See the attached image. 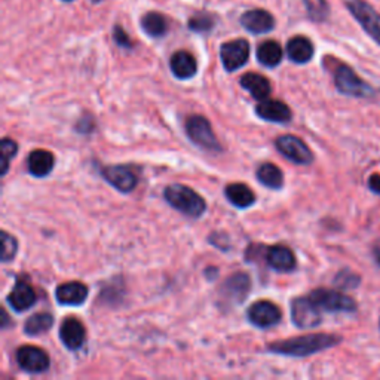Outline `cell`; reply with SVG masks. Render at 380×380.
Segmentation results:
<instances>
[{
    "instance_id": "1f68e13d",
    "label": "cell",
    "mask_w": 380,
    "mask_h": 380,
    "mask_svg": "<svg viewBox=\"0 0 380 380\" xmlns=\"http://www.w3.org/2000/svg\"><path fill=\"white\" fill-rule=\"evenodd\" d=\"M18 251V242L15 240V236L9 235L8 232H2V261L3 263H8L12 258L17 256Z\"/></svg>"
},
{
    "instance_id": "ba28073f",
    "label": "cell",
    "mask_w": 380,
    "mask_h": 380,
    "mask_svg": "<svg viewBox=\"0 0 380 380\" xmlns=\"http://www.w3.org/2000/svg\"><path fill=\"white\" fill-rule=\"evenodd\" d=\"M251 290V279L244 272L233 273L226 279L220 287V299L226 306H233L242 303Z\"/></svg>"
},
{
    "instance_id": "44dd1931",
    "label": "cell",
    "mask_w": 380,
    "mask_h": 380,
    "mask_svg": "<svg viewBox=\"0 0 380 380\" xmlns=\"http://www.w3.org/2000/svg\"><path fill=\"white\" fill-rule=\"evenodd\" d=\"M170 67L173 75L182 80L193 78L198 71V63L195 57L187 51L175 52L170 59Z\"/></svg>"
},
{
    "instance_id": "74e56055",
    "label": "cell",
    "mask_w": 380,
    "mask_h": 380,
    "mask_svg": "<svg viewBox=\"0 0 380 380\" xmlns=\"http://www.w3.org/2000/svg\"><path fill=\"white\" fill-rule=\"evenodd\" d=\"M2 312H3V326H2V327H3V328H6V327H8V321H9V318H8V314H6L5 309H3Z\"/></svg>"
},
{
    "instance_id": "5bb4252c",
    "label": "cell",
    "mask_w": 380,
    "mask_h": 380,
    "mask_svg": "<svg viewBox=\"0 0 380 380\" xmlns=\"http://www.w3.org/2000/svg\"><path fill=\"white\" fill-rule=\"evenodd\" d=\"M256 115L263 121L273 124H287L293 117L290 107L278 100H263L257 104Z\"/></svg>"
},
{
    "instance_id": "f35d334b",
    "label": "cell",
    "mask_w": 380,
    "mask_h": 380,
    "mask_svg": "<svg viewBox=\"0 0 380 380\" xmlns=\"http://www.w3.org/2000/svg\"><path fill=\"white\" fill-rule=\"evenodd\" d=\"M92 2H95V3H98V2H100V0H92Z\"/></svg>"
},
{
    "instance_id": "ac0fdd59",
    "label": "cell",
    "mask_w": 380,
    "mask_h": 380,
    "mask_svg": "<svg viewBox=\"0 0 380 380\" xmlns=\"http://www.w3.org/2000/svg\"><path fill=\"white\" fill-rule=\"evenodd\" d=\"M268 265L278 272H293L297 268V260L294 253L288 247L273 245L266 251Z\"/></svg>"
},
{
    "instance_id": "d6986e66",
    "label": "cell",
    "mask_w": 380,
    "mask_h": 380,
    "mask_svg": "<svg viewBox=\"0 0 380 380\" xmlns=\"http://www.w3.org/2000/svg\"><path fill=\"white\" fill-rule=\"evenodd\" d=\"M36 300H38V295L27 282H18L8 295V303L15 312L27 311L36 303Z\"/></svg>"
},
{
    "instance_id": "7c38bea8",
    "label": "cell",
    "mask_w": 380,
    "mask_h": 380,
    "mask_svg": "<svg viewBox=\"0 0 380 380\" xmlns=\"http://www.w3.org/2000/svg\"><path fill=\"white\" fill-rule=\"evenodd\" d=\"M247 316L253 326L258 328H269L279 323L282 314L281 309L275 303L268 300H258L249 306Z\"/></svg>"
},
{
    "instance_id": "603a6c76",
    "label": "cell",
    "mask_w": 380,
    "mask_h": 380,
    "mask_svg": "<svg viewBox=\"0 0 380 380\" xmlns=\"http://www.w3.org/2000/svg\"><path fill=\"white\" fill-rule=\"evenodd\" d=\"M224 195L229 199L231 204L236 208H248L256 202V195L251 189L244 183H232L226 186Z\"/></svg>"
},
{
    "instance_id": "2e32d148",
    "label": "cell",
    "mask_w": 380,
    "mask_h": 380,
    "mask_svg": "<svg viewBox=\"0 0 380 380\" xmlns=\"http://www.w3.org/2000/svg\"><path fill=\"white\" fill-rule=\"evenodd\" d=\"M59 339L67 349H79L87 339L85 327L78 318H66L59 327Z\"/></svg>"
},
{
    "instance_id": "484cf974",
    "label": "cell",
    "mask_w": 380,
    "mask_h": 380,
    "mask_svg": "<svg viewBox=\"0 0 380 380\" xmlns=\"http://www.w3.org/2000/svg\"><path fill=\"white\" fill-rule=\"evenodd\" d=\"M257 178L261 184L272 190H279L284 186V174L278 166L273 163L260 165L257 170Z\"/></svg>"
},
{
    "instance_id": "f1b7e54d",
    "label": "cell",
    "mask_w": 380,
    "mask_h": 380,
    "mask_svg": "<svg viewBox=\"0 0 380 380\" xmlns=\"http://www.w3.org/2000/svg\"><path fill=\"white\" fill-rule=\"evenodd\" d=\"M305 2V8L309 18L312 21L321 22L327 20L328 14H330V8L327 0H303Z\"/></svg>"
},
{
    "instance_id": "cb8c5ba5",
    "label": "cell",
    "mask_w": 380,
    "mask_h": 380,
    "mask_svg": "<svg viewBox=\"0 0 380 380\" xmlns=\"http://www.w3.org/2000/svg\"><path fill=\"white\" fill-rule=\"evenodd\" d=\"M241 87L244 89H247L249 94L253 95V98H256L258 101L266 100L272 91L270 82L265 76H261L258 73L244 75L241 78Z\"/></svg>"
},
{
    "instance_id": "7402d4cb",
    "label": "cell",
    "mask_w": 380,
    "mask_h": 380,
    "mask_svg": "<svg viewBox=\"0 0 380 380\" xmlns=\"http://www.w3.org/2000/svg\"><path fill=\"white\" fill-rule=\"evenodd\" d=\"M314 45L305 36H294L287 43V55L295 64H306L314 57Z\"/></svg>"
},
{
    "instance_id": "5b68a950",
    "label": "cell",
    "mask_w": 380,
    "mask_h": 380,
    "mask_svg": "<svg viewBox=\"0 0 380 380\" xmlns=\"http://www.w3.org/2000/svg\"><path fill=\"white\" fill-rule=\"evenodd\" d=\"M312 302L323 311L327 312H355L356 311V302L352 297L343 294L336 290H327V288H318L314 290L311 294Z\"/></svg>"
},
{
    "instance_id": "e0dca14e",
    "label": "cell",
    "mask_w": 380,
    "mask_h": 380,
    "mask_svg": "<svg viewBox=\"0 0 380 380\" xmlns=\"http://www.w3.org/2000/svg\"><path fill=\"white\" fill-rule=\"evenodd\" d=\"M57 302L64 306H80L85 303L88 297V287L85 284L73 281L61 284L55 290Z\"/></svg>"
},
{
    "instance_id": "d6a6232c",
    "label": "cell",
    "mask_w": 380,
    "mask_h": 380,
    "mask_svg": "<svg viewBox=\"0 0 380 380\" xmlns=\"http://www.w3.org/2000/svg\"><path fill=\"white\" fill-rule=\"evenodd\" d=\"M18 152V145L10 138L2 140V175H5L9 170V161L15 156Z\"/></svg>"
},
{
    "instance_id": "9a60e30c",
    "label": "cell",
    "mask_w": 380,
    "mask_h": 380,
    "mask_svg": "<svg viewBox=\"0 0 380 380\" xmlns=\"http://www.w3.org/2000/svg\"><path fill=\"white\" fill-rule=\"evenodd\" d=\"M241 24L245 30L253 34H265L275 27V18L268 10L251 9L241 17Z\"/></svg>"
},
{
    "instance_id": "4dcf8cb0",
    "label": "cell",
    "mask_w": 380,
    "mask_h": 380,
    "mask_svg": "<svg viewBox=\"0 0 380 380\" xmlns=\"http://www.w3.org/2000/svg\"><path fill=\"white\" fill-rule=\"evenodd\" d=\"M361 282V278L356 275V273L344 269V270H340L337 273V277L335 278V284L337 285L339 288H343V290H349V288H356Z\"/></svg>"
},
{
    "instance_id": "d4e9b609",
    "label": "cell",
    "mask_w": 380,
    "mask_h": 380,
    "mask_svg": "<svg viewBox=\"0 0 380 380\" xmlns=\"http://www.w3.org/2000/svg\"><path fill=\"white\" fill-rule=\"evenodd\" d=\"M282 48L275 41H266L257 48V59L265 67H277L282 61Z\"/></svg>"
},
{
    "instance_id": "4fadbf2b",
    "label": "cell",
    "mask_w": 380,
    "mask_h": 380,
    "mask_svg": "<svg viewBox=\"0 0 380 380\" xmlns=\"http://www.w3.org/2000/svg\"><path fill=\"white\" fill-rule=\"evenodd\" d=\"M17 363L27 373H43L51 364L48 353L31 344H26L17 351Z\"/></svg>"
},
{
    "instance_id": "6da1fadb",
    "label": "cell",
    "mask_w": 380,
    "mask_h": 380,
    "mask_svg": "<svg viewBox=\"0 0 380 380\" xmlns=\"http://www.w3.org/2000/svg\"><path fill=\"white\" fill-rule=\"evenodd\" d=\"M342 342L340 336L336 335H306L300 337H293L287 340H279L268 344V351L272 353L285 355V356H295V358H303L318 353L321 351H326L328 348L336 346Z\"/></svg>"
},
{
    "instance_id": "8d00e7d4",
    "label": "cell",
    "mask_w": 380,
    "mask_h": 380,
    "mask_svg": "<svg viewBox=\"0 0 380 380\" xmlns=\"http://www.w3.org/2000/svg\"><path fill=\"white\" fill-rule=\"evenodd\" d=\"M373 256H374V258H376V263L380 266V244L374 247V249H373Z\"/></svg>"
},
{
    "instance_id": "ffe728a7",
    "label": "cell",
    "mask_w": 380,
    "mask_h": 380,
    "mask_svg": "<svg viewBox=\"0 0 380 380\" xmlns=\"http://www.w3.org/2000/svg\"><path fill=\"white\" fill-rule=\"evenodd\" d=\"M55 165V158L51 152L43 150V149H38L33 150L29 158H27V168L29 173L33 177H46L48 174H51V171L54 170Z\"/></svg>"
},
{
    "instance_id": "d590c367",
    "label": "cell",
    "mask_w": 380,
    "mask_h": 380,
    "mask_svg": "<svg viewBox=\"0 0 380 380\" xmlns=\"http://www.w3.org/2000/svg\"><path fill=\"white\" fill-rule=\"evenodd\" d=\"M368 187H370L372 192L380 195V174H373L368 178Z\"/></svg>"
},
{
    "instance_id": "52a82bcc",
    "label": "cell",
    "mask_w": 380,
    "mask_h": 380,
    "mask_svg": "<svg viewBox=\"0 0 380 380\" xmlns=\"http://www.w3.org/2000/svg\"><path fill=\"white\" fill-rule=\"evenodd\" d=\"M291 319L299 328L309 330L323 323V315L311 297H299L291 303Z\"/></svg>"
},
{
    "instance_id": "8992f818",
    "label": "cell",
    "mask_w": 380,
    "mask_h": 380,
    "mask_svg": "<svg viewBox=\"0 0 380 380\" xmlns=\"http://www.w3.org/2000/svg\"><path fill=\"white\" fill-rule=\"evenodd\" d=\"M346 6L365 33L380 45V14L364 0H346Z\"/></svg>"
},
{
    "instance_id": "e575fe53",
    "label": "cell",
    "mask_w": 380,
    "mask_h": 380,
    "mask_svg": "<svg viewBox=\"0 0 380 380\" xmlns=\"http://www.w3.org/2000/svg\"><path fill=\"white\" fill-rule=\"evenodd\" d=\"M76 128H78L79 133H91V131L94 129V121H92V117H85V119L82 117Z\"/></svg>"
},
{
    "instance_id": "836d02e7",
    "label": "cell",
    "mask_w": 380,
    "mask_h": 380,
    "mask_svg": "<svg viewBox=\"0 0 380 380\" xmlns=\"http://www.w3.org/2000/svg\"><path fill=\"white\" fill-rule=\"evenodd\" d=\"M113 39H115V42L119 46L126 48V50H129V48L133 46V43H131L129 36L125 33V30L121 26H116L115 27V30H113Z\"/></svg>"
},
{
    "instance_id": "9c48e42d",
    "label": "cell",
    "mask_w": 380,
    "mask_h": 380,
    "mask_svg": "<svg viewBox=\"0 0 380 380\" xmlns=\"http://www.w3.org/2000/svg\"><path fill=\"white\" fill-rule=\"evenodd\" d=\"M278 152L284 158L297 163V165H309L314 161V154L305 141L295 136H281L275 141Z\"/></svg>"
},
{
    "instance_id": "30bf717a",
    "label": "cell",
    "mask_w": 380,
    "mask_h": 380,
    "mask_svg": "<svg viewBox=\"0 0 380 380\" xmlns=\"http://www.w3.org/2000/svg\"><path fill=\"white\" fill-rule=\"evenodd\" d=\"M101 174L107 183L112 184L116 190H119V192L122 193L133 192L138 183L137 174L128 165L104 166Z\"/></svg>"
},
{
    "instance_id": "83f0119b",
    "label": "cell",
    "mask_w": 380,
    "mask_h": 380,
    "mask_svg": "<svg viewBox=\"0 0 380 380\" xmlns=\"http://www.w3.org/2000/svg\"><path fill=\"white\" fill-rule=\"evenodd\" d=\"M54 326V316L51 314L41 312V314H34L31 315L26 326H24V332L27 336H39L46 332L48 330H51Z\"/></svg>"
},
{
    "instance_id": "277c9868",
    "label": "cell",
    "mask_w": 380,
    "mask_h": 380,
    "mask_svg": "<svg viewBox=\"0 0 380 380\" xmlns=\"http://www.w3.org/2000/svg\"><path fill=\"white\" fill-rule=\"evenodd\" d=\"M186 131L189 138L192 140L196 146L210 150V152H220L221 145L219 138L212 131L210 121L204 116H192L187 119Z\"/></svg>"
},
{
    "instance_id": "8fae6325",
    "label": "cell",
    "mask_w": 380,
    "mask_h": 380,
    "mask_svg": "<svg viewBox=\"0 0 380 380\" xmlns=\"http://www.w3.org/2000/svg\"><path fill=\"white\" fill-rule=\"evenodd\" d=\"M223 67L228 71H236L247 64L249 58V43L245 39L231 41L220 48Z\"/></svg>"
},
{
    "instance_id": "ab89813d",
    "label": "cell",
    "mask_w": 380,
    "mask_h": 380,
    "mask_svg": "<svg viewBox=\"0 0 380 380\" xmlns=\"http://www.w3.org/2000/svg\"><path fill=\"white\" fill-rule=\"evenodd\" d=\"M64 2H71V0H64Z\"/></svg>"
},
{
    "instance_id": "4316f807",
    "label": "cell",
    "mask_w": 380,
    "mask_h": 380,
    "mask_svg": "<svg viewBox=\"0 0 380 380\" xmlns=\"http://www.w3.org/2000/svg\"><path fill=\"white\" fill-rule=\"evenodd\" d=\"M141 27L150 38H162L166 30H168V22H166V18L159 12H147L141 18Z\"/></svg>"
},
{
    "instance_id": "7a4b0ae2",
    "label": "cell",
    "mask_w": 380,
    "mask_h": 380,
    "mask_svg": "<svg viewBox=\"0 0 380 380\" xmlns=\"http://www.w3.org/2000/svg\"><path fill=\"white\" fill-rule=\"evenodd\" d=\"M163 196L168 204L180 211L187 217L198 219L207 210L205 199L199 193H196L193 189H190L184 184H171L165 189Z\"/></svg>"
},
{
    "instance_id": "3957f363",
    "label": "cell",
    "mask_w": 380,
    "mask_h": 380,
    "mask_svg": "<svg viewBox=\"0 0 380 380\" xmlns=\"http://www.w3.org/2000/svg\"><path fill=\"white\" fill-rule=\"evenodd\" d=\"M335 83L340 94L349 95L356 98H370L374 97V88H372L365 80H363L355 71L346 66L339 64L335 70Z\"/></svg>"
},
{
    "instance_id": "f546056e",
    "label": "cell",
    "mask_w": 380,
    "mask_h": 380,
    "mask_svg": "<svg viewBox=\"0 0 380 380\" xmlns=\"http://www.w3.org/2000/svg\"><path fill=\"white\" fill-rule=\"evenodd\" d=\"M214 24H216L214 18L204 12V14H196V15H193L192 18H190L187 26H189V29L192 30V31L207 33V31H210L214 27Z\"/></svg>"
}]
</instances>
